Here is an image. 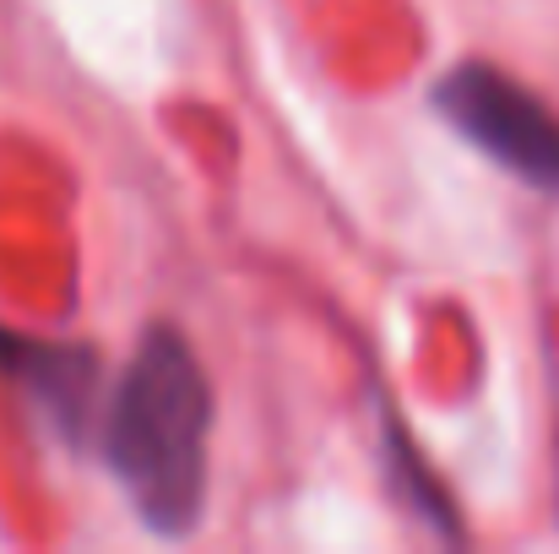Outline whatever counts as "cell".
Returning a JSON list of instances; mask_svg holds the SVG:
<instances>
[{
	"mask_svg": "<svg viewBox=\"0 0 559 554\" xmlns=\"http://www.w3.org/2000/svg\"><path fill=\"white\" fill-rule=\"evenodd\" d=\"M206 435H212V391L190 343L169 327H153L126 365L98 446L126 490L131 511L158 539H186L206 500Z\"/></svg>",
	"mask_w": 559,
	"mask_h": 554,
	"instance_id": "cell-1",
	"label": "cell"
},
{
	"mask_svg": "<svg viewBox=\"0 0 559 554\" xmlns=\"http://www.w3.org/2000/svg\"><path fill=\"white\" fill-rule=\"evenodd\" d=\"M435 109L456 137L489 153L516 180L559 190V115L500 66H456L435 87Z\"/></svg>",
	"mask_w": 559,
	"mask_h": 554,
	"instance_id": "cell-2",
	"label": "cell"
},
{
	"mask_svg": "<svg viewBox=\"0 0 559 554\" xmlns=\"http://www.w3.org/2000/svg\"><path fill=\"white\" fill-rule=\"evenodd\" d=\"M0 375L16 380L66 440H82L98 419V354L82 343H44L0 327Z\"/></svg>",
	"mask_w": 559,
	"mask_h": 554,
	"instance_id": "cell-3",
	"label": "cell"
},
{
	"mask_svg": "<svg viewBox=\"0 0 559 554\" xmlns=\"http://www.w3.org/2000/svg\"><path fill=\"white\" fill-rule=\"evenodd\" d=\"M391 457H396V462H402V468H407V484H413V490H418V484H424V479H418V473H413V468H418V462H413V451H407V440H402V435H391ZM424 506H429V517H435V522H440V528H451V511H440V506H445V500H440V490H424Z\"/></svg>",
	"mask_w": 559,
	"mask_h": 554,
	"instance_id": "cell-4",
	"label": "cell"
}]
</instances>
